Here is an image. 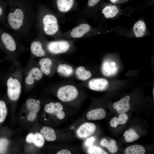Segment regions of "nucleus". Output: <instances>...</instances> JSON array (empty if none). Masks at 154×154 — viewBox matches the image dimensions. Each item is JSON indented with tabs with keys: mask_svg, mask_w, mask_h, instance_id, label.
Listing matches in <instances>:
<instances>
[{
	"mask_svg": "<svg viewBox=\"0 0 154 154\" xmlns=\"http://www.w3.org/2000/svg\"><path fill=\"white\" fill-rule=\"evenodd\" d=\"M6 5V3L0 0V23L5 22L7 16Z\"/></svg>",
	"mask_w": 154,
	"mask_h": 154,
	"instance_id": "obj_28",
	"label": "nucleus"
},
{
	"mask_svg": "<svg viewBox=\"0 0 154 154\" xmlns=\"http://www.w3.org/2000/svg\"><path fill=\"white\" fill-rule=\"evenodd\" d=\"M7 114L6 104L3 101L0 100V123L5 120Z\"/></svg>",
	"mask_w": 154,
	"mask_h": 154,
	"instance_id": "obj_29",
	"label": "nucleus"
},
{
	"mask_svg": "<svg viewBox=\"0 0 154 154\" xmlns=\"http://www.w3.org/2000/svg\"><path fill=\"white\" fill-rule=\"evenodd\" d=\"M63 109V106L59 102H51L46 104L44 107V110L46 112L56 115Z\"/></svg>",
	"mask_w": 154,
	"mask_h": 154,
	"instance_id": "obj_20",
	"label": "nucleus"
},
{
	"mask_svg": "<svg viewBox=\"0 0 154 154\" xmlns=\"http://www.w3.org/2000/svg\"><path fill=\"white\" fill-rule=\"evenodd\" d=\"M15 35L0 28V48L13 60H15L18 53V43Z\"/></svg>",
	"mask_w": 154,
	"mask_h": 154,
	"instance_id": "obj_3",
	"label": "nucleus"
},
{
	"mask_svg": "<svg viewBox=\"0 0 154 154\" xmlns=\"http://www.w3.org/2000/svg\"><path fill=\"white\" fill-rule=\"evenodd\" d=\"M145 152V149L142 146L134 145L127 147L124 153L125 154H143Z\"/></svg>",
	"mask_w": 154,
	"mask_h": 154,
	"instance_id": "obj_23",
	"label": "nucleus"
},
{
	"mask_svg": "<svg viewBox=\"0 0 154 154\" xmlns=\"http://www.w3.org/2000/svg\"><path fill=\"white\" fill-rule=\"evenodd\" d=\"M58 62L54 56H47L40 58L37 64L44 75L51 77L56 72Z\"/></svg>",
	"mask_w": 154,
	"mask_h": 154,
	"instance_id": "obj_8",
	"label": "nucleus"
},
{
	"mask_svg": "<svg viewBox=\"0 0 154 154\" xmlns=\"http://www.w3.org/2000/svg\"><path fill=\"white\" fill-rule=\"evenodd\" d=\"M75 69L71 65L67 63L58 61L56 72L60 76L69 78L74 75Z\"/></svg>",
	"mask_w": 154,
	"mask_h": 154,
	"instance_id": "obj_12",
	"label": "nucleus"
},
{
	"mask_svg": "<svg viewBox=\"0 0 154 154\" xmlns=\"http://www.w3.org/2000/svg\"><path fill=\"white\" fill-rule=\"evenodd\" d=\"M44 47L48 53L54 56L68 52L71 45L69 42L64 40L47 41L45 40Z\"/></svg>",
	"mask_w": 154,
	"mask_h": 154,
	"instance_id": "obj_6",
	"label": "nucleus"
},
{
	"mask_svg": "<svg viewBox=\"0 0 154 154\" xmlns=\"http://www.w3.org/2000/svg\"><path fill=\"white\" fill-rule=\"evenodd\" d=\"M9 144V141L5 138L0 139V154H3L5 153Z\"/></svg>",
	"mask_w": 154,
	"mask_h": 154,
	"instance_id": "obj_31",
	"label": "nucleus"
},
{
	"mask_svg": "<svg viewBox=\"0 0 154 154\" xmlns=\"http://www.w3.org/2000/svg\"><path fill=\"white\" fill-rule=\"evenodd\" d=\"M34 134L30 133L26 137V140L27 142L29 143H33V138Z\"/></svg>",
	"mask_w": 154,
	"mask_h": 154,
	"instance_id": "obj_36",
	"label": "nucleus"
},
{
	"mask_svg": "<svg viewBox=\"0 0 154 154\" xmlns=\"http://www.w3.org/2000/svg\"><path fill=\"white\" fill-rule=\"evenodd\" d=\"M117 119V117H114L111 119L110 122V124L111 127L115 128L116 127L117 125H118Z\"/></svg>",
	"mask_w": 154,
	"mask_h": 154,
	"instance_id": "obj_34",
	"label": "nucleus"
},
{
	"mask_svg": "<svg viewBox=\"0 0 154 154\" xmlns=\"http://www.w3.org/2000/svg\"><path fill=\"white\" fill-rule=\"evenodd\" d=\"M40 102L39 100L31 98L28 99L26 102V106L29 110L27 119L29 121H33L36 119L37 114L40 108Z\"/></svg>",
	"mask_w": 154,
	"mask_h": 154,
	"instance_id": "obj_13",
	"label": "nucleus"
},
{
	"mask_svg": "<svg viewBox=\"0 0 154 154\" xmlns=\"http://www.w3.org/2000/svg\"><path fill=\"white\" fill-rule=\"evenodd\" d=\"M101 145L106 147L110 152L112 153L116 152L117 150V147L116 144V142L114 140H111L109 142L104 139L100 142Z\"/></svg>",
	"mask_w": 154,
	"mask_h": 154,
	"instance_id": "obj_26",
	"label": "nucleus"
},
{
	"mask_svg": "<svg viewBox=\"0 0 154 154\" xmlns=\"http://www.w3.org/2000/svg\"><path fill=\"white\" fill-rule=\"evenodd\" d=\"M40 133L44 139L48 141H53L56 139L55 131L50 127H43L40 130Z\"/></svg>",
	"mask_w": 154,
	"mask_h": 154,
	"instance_id": "obj_21",
	"label": "nucleus"
},
{
	"mask_svg": "<svg viewBox=\"0 0 154 154\" xmlns=\"http://www.w3.org/2000/svg\"><path fill=\"white\" fill-rule=\"evenodd\" d=\"M102 12L106 18H110L116 16L119 10L115 5L107 6L103 9Z\"/></svg>",
	"mask_w": 154,
	"mask_h": 154,
	"instance_id": "obj_24",
	"label": "nucleus"
},
{
	"mask_svg": "<svg viewBox=\"0 0 154 154\" xmlns=\"http://www.w3.org/2000/svg\"><path fill=\"white\" fill-rule=\"evenodd\" d=\"M146 27L145 23L142 20L139 21L134 25L133 30L137 37L143 36L145 34Z\"/></svg>",
	"mask_w": 154,
	"mask_h": 154,
	"instance_id": "obj_22",
	"label": "nucleus"
},
{
	"mask_svg": "<svg viewBox=\"0 0 154 154\" xmlns=\"http://www.w3.org/2000/svg\"><path fill=\"white\" fill-rule=\"evenodd\" d=\"M88 153L90 154H108L100 148L95 146H91L89 147L88 149Z\"/></svg>",
	"mask_w": 154,
	"mask_h": 154,
	"instance_id": "obj_30",
	"label": "nucleus"
},
{
	"mask_svg": "<svg viewBox=\"0 0 154 154\" xmlns=\"http://www.w3.org/2000/svg\"><path fill=\"white\" fill-rule=\"evenodd\" d=\"M44 74L38 64L30 66L25 76L24 84L28 88L34 86L42 78Z\"/></svg>",
	"mask_w": 154,
	"mask_h": 154,
	"instance_id": "obj_7",
	"label": "nucleus"
},
{
	"mask_svg": "<svg viewBox=\"0 0 154 154\" xmlns=\"http://www.w3.org/2000/svg\"><path fill=\"white\" fill-rule=\"evenodd\" d=\"M7 94L12 101H15L19 98L22 90L21 73L19 69L12 72L7 81Z\"/></svg>",
	"mask_w": 154,
	"mask_h": 154,
	"instance_id": "obj_4",
	"label": "nucleus"
},
{
	"mask_svg": "<svg viewBox=\"0 0 154 154\" xmlns=\"http://www.w3.org/2000/svg\"><path fill=\"white\" fill-rule=\"evenodd\" d=\"M118 69L116 63L114 61L109 60H104L102 62L101 71L104 76L109 77L116 74Z\"/></svg>",
	"mask_w": 154,
	"mask_h": 154,
	"instance_id": "obj_11",
	"label": "nucleus"
},
{
	"mask_svg": "<svg viewBox=\"0 0 154 154\" xmlns=\"http://www.w3.org/2000/svg\"><path fill=\"white\" fill-rule=\"evenodd\" d=\"M119 0H110L111 2L113 3H115Z\"/></svg>",
	"mask_w": 154,
	"mask_h": 154,
	"instance_id": "obj_39",
	"label": "nucleus"
},
{
	"mask_svg": "<svg viewBox=\"0 0 154 154\" xmlns=\"http://www.w3.org/2000/svg\"><path fill=\"white\" fill-rule=\"evenodd\" d=\"M100 0H88V5L89 7H92L96 5Z\"/></svg>",
	"mask_w": 154,
	"mask_h": 154,
	"instance_id": "obj_35",
	"label": "nucleus"
},
{
	"mask_svg": "<svg viewBox=\"0 0 154 154\" xmlns=\"http://www.w3.org/2000/svg\"><path fill=\"white\" fill-rule=\"evenodd\" d=\"M80 84L86 85L90 89L96 91H103L108 87L109 82L106 79L103 78H97L89 79L82 82Z\"/></svg>",
	"mask_w": 154,
	"mask_h": 154,
	"instance_id": "obj_10",
	"label": "nucleus"
},
{
	"mask_svg": "<svg viewBox=\"0 0 154 154\" xmlns=\"http://www.w3.org/2000/svg\"><path fill=\"white\" fill-rule=\"evenodd\" d=\"M58 119H63L65 116V114L62 110L58 112L56 115Z\"/></svg>",
	"mask_w": 154,
	"mask_h": 154,
	"instance_id": "obj_37",
	"label": "nucleus"
},
{
	"mask_svg": "<svg viewBox=\"0 0 154 154\" xmlns=\"http://www.w3.org/2000/svg\"><path fill=\"white\" fill-rule=\"evenodd\" d=\"M130 99L129 96H127L118 101L114 103L113 107L116 109L118 113L121 114L125 113L128 111L129 109Z\"/></svg>",
	"mask_w": 154,
	"mask_h": 154,
	"instance_id": "obj_16",
	"label": "nucleus"
},
{
	"mask_svg": "<svg viewBox=\"0 0 154 154\" xmlns=\"http://www.w3.org/2000/svg\"><path fill=\"white\" fill-rule=\"evenodd\" d=\"M95 140V138L94 137H92L87 139L85 142V145L88 147H90L92 145Z\"/></svg>",
	"mask_w": 154,
	"mask_h": 154,
	"instance_id": "obj_33",
	"label": "nucleus"
},
{
	"mask_svg": "<svg viewBox=\"0 0 154 154\" xmlns=\"http://www.w3.org/2000/svg\"><path fill=\"white\" fill-rule=\"evenodd\" d=\"M154 88L153 89V98H154Z\"/></svg>",
	"mask_w": 154,
	"mask_h": 154,
	"instance_id": "obj_40",
	"label": "nucleus"
},
{
	"mask_svg": "<svg viewBox=\"0 0 154 154\" xmlns=\"http://www.w3.org/2000/svg\"><path fill=\"white\" fill-rule=\"evenodd\" d=\"M125 139L128 142H132L137 140L139 137V135L132 129L126 131L123 134Z\"/></svg>",
	"mask_w": 154,
	"mask_h": 154,
	"instance_id": "obj_25",
	"label": "nucleus"
},
{
	"mask_svg": "<svg viewBox=\"0 0 154 154\" xmlns=\"http://www.w3.org/2000/svg\"><path fill=\"white\" fill-rule=\"evenodd\" d=\"M71 152L68 150L67 149H63L61 150L58 152L57 154H70Z\"/></svg>",
	"mask_w": 154,
	"mask_h": 154,
	"instance_id": "obj_38",
	"label": "nucleus"
},
{
	"mask_svg": "<svg viewBox=\"0 0 154 154\" xmlns=\"http://www.w3.org/2000/svg\"><path fill=\"white\" fill-rule=\"evenodd\" d=\"M96 129L95 124L91 123H85L79 127L77 131V134L79 138H85L92 134Z\"/></svg>",
	"mask_w": 154,
	"mask_h": 154,
	"instance_id": "obj_14",
	"label": "nucleus"
},
{
	"mask_svg": "<svg viewBox=\"0 0 154 154\" xmlns=\"http://www.w3.org/2000/svg\"><path fill=\"white\" fill-rule=\"evenodd\" d=\"M74 75L77 79L84 82L90 79L92 74L84 66H80L75 69Z\"/></svg>",
	"mask_w": 154,
	"mask_h": 154,
	"instance_id": "obj_15",
	"label": "nucleus"
},
{
	"mask_svg": "<svg viewBox=\"0 0 154 154\" xmlns=\"http://www.w3.org/2000/svg\"><path fill=\"white\" fill-rule=\"evenodd\" d=\"M56 96L61 101L65 102H72L78 97L79 92L77 84L72 82H63L58 84Z\"/></svg>",
	"mask_w": 154,
	"mask_h": 154,
	"instance_id": "obj_5",
	"label": "nucleus"
},
{
	"mask_svg": "<svg viewBox=\"0 0 154 154\" xmlns=\"http://www.w3.org/2000/svg\"><path fill=\"white\" fill-rule=\"evenodd\" d=\"M45 40L42 35L39 33L31 42L30 48L31 54L33 56L41 58L52 56L49 54L45 49Z\"/></svg>",
	"mask_w": 154,
	"mask_h": 154,
	"instance_id": "obj_9",
	"label": "nucleus"
},
{
	"mask_svg": "<svg viewBox=\"0 0 154 154\" xmlns=\"http://www.w3.org/2000/svg\"><path fill=\"white\" fill-rule=\"evenodd\" d=\"M89 25L82 23L74 28L70 33V36L73 38H80L88 33L90 30Z\"/></svg>",
	"mask_w": 154,
	"mask_h": 154,
	"instance_id": "obj_17",
	"label": "nucleus"
},
{
	"mask_svg": "<svg viewBox=\"0 0 154 154\" xmlns=\"http://www.w3.org/2000/svg\"><path fill=\"white\" fill-rule=\"evenodd\" d=\"M74 2V0H56V7L60 12L66 13L72 8Z\"/></svg>",
	"mask_w": 154,
	"mask_h": 154,
	"instance_id": "obj_19",
	"label": "nucleus"
},
{
	"mask_svg": "<svg viewBox=\"0 0 154 154\" xmlns=\"http://www.w3.org/2000/svg\"><path fill=\"white\" fill-rule=\"evenodd\" d=\"M6 3L7 27L18 37L27 36L35 23L37 9L29 0H7Z\"/></svg>",
	"mask_w": 154,
	"mask_h": 154,
	"instance_id": "obj_1",
	"label": "nucleus"
},
{
	"mask_svg": "<svg viewBox=\"0 0 154 154\" xmlns=\"http://www.w3.org/2000/svg\"><path fill=\"white\" fill-rule=\"evenodd\" d=\"M35 24L39 34L42 35L54 36L58 31V22L56 16L40 3L37 6Z\"/></svg>",
	"mask_w": 154,
	"mask_h": 154,
	"instance_id": "obj_2",
	"label": "nucleus"
},
{
	"mask_svg": "<svg viewBox=\"0 0 154 154\" xmlns=\"http://www.w3.org/2000/svg\"><path fill=\"white\" fill-rule=\"evenodd\" d=\"M33 143L37 147H41L44 143V138L40 133H36L33 134Z\"/></svg>",
	"mask_w": 154,
	"mask_h": 154,
	"instance_id": "obj_27",
	"label": "nucleus"
},
{
	"mask_svg": "<svg viewBox=\"0 0 154 154\" xmlns=\"http://www.w3.org/2000/svg\"><path fill=\"white\" fill-rule=\"evenodd\" d=\"M128 119V116L125 113L120 114L118 118L117 119V121L118 124H124L125 123Z\"/></svg>",
	"mask_w": 154,
	"mask_h": 154,
	"instance_id": "obj_32",
	"label": "nucleus"
},
{
	"mask_svg": "<svg viewBox=\"0 0 154 154\" xmlns=\"http://www.w3.org/2000/svg\"><path fill=\"white\" fill-rule=\"evenodd\" d=\"M106 115V112L104 109L99 108L89 111L87 113L86 117L89 120H96L103 119Z\"/></svg>",
	"mask_w": 154,
	"mask_h": 154,
	"instance_id": "obj_18",
	"label": "nucleus"
}]
</instances>
